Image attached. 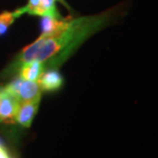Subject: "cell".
<instances>
[{
    "instance_id": "cell-10",
    "label": "cell",
    "mask_w": 158,
    "mask_h": 158,
    "mask_svg": "<svg viewBox=\"0 0 158 158\" xmlns=\"http://www.w3.org/2000/svg\"><path fill=\"white\" fill-rule=\"evenodd\" d=\"M0 158H10L7 153V150L5 149V147L0 148Z\"/></svg>"
},
{
    "instance_id": "cell-3",
    "label": "cell",
    "mask_w": 158,
    "mask_h": 158,
    "mask_svg": "<svg viewBox=\"0 0 158 158\" xmlns=\"http://www.w3.org/2000/svg\"><path fill=\"white\" fill-rule=\"evenodd\" d=\"M19 106V101L5 90L0 98V123H15V115Z\"/></svg>"
},
{
    "instance_id": "cell-11",
    "label": "cell",
    "mask_w": 158,
    "mask_h": 158,
    "mask_svg": "<svg viewBox=\"0 0 158 158\" xmlns=\"http://www.w3.org/2000/svg\"><path fill=\"white\" fill-rule=\"evenodd\" d=\"M3 92H4V88H2V87H0V98H1V96H2Z\"/></svg>"
},
{
    "instance_id": "cell-1",
    "label": "cell",
    "mask_w": 158,
    "mask_h": 158,
    "mask_svg": "<svg viewBox=\"0 0 158 158\" xmlns=\"http://www.w3.org/2000/svg\"><path fill=\"white\" fill-rule=\"evenodd\" d=\"M115 11V9H111L99 15L72 19L66 28L58 34L50 37L41 35L23 49L8 66L5 75L18 72L22 64L32 60L43 62L48 69L59 68L87 39L108 25L116 15Z\"/></svg>"
},
{
    "instance_id": "cell-4",
    "label": "cell",
    "mask_w": 158,
    "mask_h": 158,
    "mask_svg": "<svg viewBox=\"0 0 158 158\" xmlns=\"http://www.w3.org/2000/svg\"><path fill=\"white\" fill-rule=\"evenodd\" d=\"M41 100L35 101L19 102V106L15 115V123L21 124L22 127H30L33 123V119L36 115L39 108V104Z\"/></svg>"
},
{
    "instance_id": "cell-6",
    "label": "cell",
    "mask_w": 158,
    "mask_h": 158,
    "mask_svg": "<svg viewBox=\"0 0 158 158\" xmlns=\"http://www.w3.org/2000/svg\"><path fill=\"white\" fill-rule=\"evenodd\" d=\"M44 63L38 60H32V61L26 62L19 68V76L22 79L27 81H34L38 82L40 77L45 72Z\"/></svg>"
},
{
    "instance_id": "cell-2",
    "label": "cell",
    "mask_w": 158,
    "mask_h": 158,
    "mask_svg": "<svg viewBox=\"0 0 158 158\" xmlns=\"http://www.w3.org/2000/svg\"><path fill=\"white\" fill-rule=\"evenodd\" d=\"M5 90L16 97L19 102L41 100L42 91L40 89L38 82L23 80L19 76L12 80L5 87Z\"/></svg>"
},
{
    "instance_id": "cell-9",
    "label": "cell",
    "mask_w": 158,
    "mask_h": 158,
    "mask_svg": "<svg viewBox=\"0 0 158 158\" xmlns=\"http://www.w3.org/2000/svg\"><path fill=\"white\" fill-rule=\"evenodd\" d=\"M15 19V18L12 12L3 11L0 13V37L7 32L8 28L13 23Z\"/></svg>"
},
{
    "instance_id": "cell-7",
    "label": "cell",
    "mask_w": 158,
    "mask_h": 158,
    "mask_svg": "<svg viewBox=\"0 0 158 158\" xmlns=\"http://www.w3.org/2000/svg\"><path fill=\"white\" fill-rule=\"evenodd\" d=\"M69 19H55L52 16H42L41 29L42 36L50 37L58 34L62 30H64L68 26Z\"/></svg>"
},
{
    "instance_id": "cell-5",
    "label": "cell",
    "mask_w": 158,
    "mask_h": 158,
    "mask_svg": "<svg viewBox=\"0 0 158 158\" xmlns=\"http://www.w3.org/2000/svg\"><path fill=\"white\" fill-rule=\"evenodd\" d=\"M38 84L41 91L54 92L62 87L63 78L56 69H50L42 73V76L38 80Z\"/></svg>"
},
{
    "instance_id": "cell-8",
    "label": "cell",
    "mask_w": 158,
    "mask_h": 158,
    "mask_svg": "<svg viewBox=\"0 0 158 158\" xmlns=\"http://www.w3.org/2000/svg\"><path fill=\"white\" fill-rule=\"evenodd\" d=\"M57 1L65 4L64 0H39V16H52L55 19H61L55 5Z\"/></svg>"
},
{
    "instance_id": "cell-12",
    "label": "cell",
    "mask_w": 158,
    "mask_h": 158,
    "mask_svg": "<svg viewBox=\"0 0 158 158\" xmlns=\"http://www.w3.org/2000/svg\"><path fill=\"white\" fill-rule=\"evenodd\" d=\"M1 147H4V146H3V144H2V142H1V140H0V148H1Z\"/></svg>"
}]
</instances>
